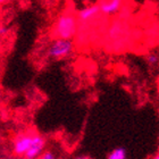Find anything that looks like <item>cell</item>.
Wrapping results in <instances>:
<instances>
[{"mask_svg":"<svg viewBox=\"0 0 159 159\" xmlns=\"http://www.w3.org/2000/svg\"><path fill=\"white\" fill-rule=\"evenodd\" d=\"M77 16L70 10H65L57 17L52 25L53 39L72 40L77 32Z\"/></svg>","mask_w":159,"mask_h":159,"instance_id":"cell-1","label":"cell"},{"mask_svg":"<svg viewBox=\"0 0 159 159\" xmlns=\"http://www.w3.org/2000/svg\"><path fill=\"white\" fill-rule=\"evenodd\" d=\"M74 51L73 40L67 39H53L48 48V56L51 59L60 60L70 56Z\"/></svg>","mask_w":159,"mask_h":159,"instance_id":"cell-2","label":"cell"},{"mask_svg":"<svg viewBox=\"0 0 159 159\" xmlns=\"http://www.w3.org/2000/svg\"><path fill=\"white\" fill-rule=\"evenodd\" d=\"M34 134L35 133H20L15 136V139L13 141V151L16 156L24 157L25 153L27 152V150L30 149L32 141H33Z\"/></svg>","mask_w":159,"mask_h":159,"instance_id":"cell-3","label":"cell"},{"mask_svg":"<svg viewBox=\"0 0 159 159\" xmlns=\"http://www.w3.org/2000/svg\"><path fill=\"white\" fill-rule=\"evenodd\" d=\"M97 3L100 8L101 15L113 16L122 10L124 6V0H99Z\"/></svg>","mask_w":159,"mask_h":159,"instance_id":"cell-4","label":"cell"},{"mask_svg":"<svg viewBox=\"0 0 159 159\" xmlns=\"http://www.w3.org/2000/svg\"><path fill=\"white\" fill-rule=\"evenodd\" d=\"M46 148V139L42 135H40L38 133L34 134L33 141L31 144L30 149L27 150V152L25 153L24 158L25 159H39V157L41 156L44 151Z\"/></svg>","mask_w":159,"mask_h":159,"instance_id":"cell-5","label":"cell"},{"mask_svg":"<svg viewBox=\"0 0 159 159\" xmlns=\"http://www.w3.org/2000/svg\"><path fill=\"white\" fill-rule=\"evenodd\" d=\"M100 15H101V13H100V8L98 6V3H93V5L84 7L82 9H80L76 14L77 20L83 24L90 23L91 20H96Z\"/></svg>","mask_w":159,"mask_h":159,"instance_id":"cell-6","label":"cell"},{"mask_svg":"<svg viewBox=\"0 0 159 159\" xmlns=\"http://www.w3.org/2000/svg\"><path fill=\"white\" fill-rule=\"evenodd\" d=\"M107 159H127V151L123 147H117L110 151Z\"/></svg>","mask_w":159,"mask_h":159,"instance_id":"cell-7","label":"cell"},{"mask_svg":"<svg viewBox=\"0 0 159 159\" xmlns=\"http://www.w3.org/2000/svg\"><path fill=\"white\" fill-rule=\"evenodd\" d=\"M146 61L150 67H156L159 65V53L149 52L146 55Z\"/></svg>","mask_w":159,"mask_h":159,"instance_id":"cell-8","label":"cell"},{"mask_svg":"<svg viewBox=\"0 0 159 159\" xmlns=\"http://www.w3.org/2000/svg\"><path fill=\"white\" fill-rule=\"evenodd\" d=\"M39 159H56V156L52 151H44V152L39 157Z\"/></svg>","mask_w":159,"mask_h":159,"instance_id":"cell-9","label":"cell"},{"mask_svg":"<svg viewBox=\"0 0 159 159\" xmlns=\"http://www.w3.org/2000/svg\"><path fill=\"white\" fill-rule=\"evenodd\" d=\"M9 32V27L6 25H0V37H5Z\"/></svg>","mask_w":159,"mask_h":159,"instance_id":"cell-10","label":"cell"},{"mask_svg":"<svg viewBox=\"0 0 159 159\" xmlns=\"http://www.w3.org/2000/svg\"><path fill=\"white\" fill-rule=\"evenodd\" d=\"M74 159H90L88 156H77V157H75Z\"/></svg>","mask_w":159,"mask_h":159,"instance_id":"cell-11","label":"cell"},{"mask_svg":"<svg viewBox=\"0 0 159 159\" xmlns=\"http://www.w3.org/2000/svg\"><path fill=\"white\" fill-rule=\"evenodd\" d=\"M9 0H0V5H3V3H6V2H8Z\"/></svg>","mask_w":159,"mask_h":159,"instance_id":"cell-12","label":"cell"},{"mask_svg":"<svg viewBox=\"0 0 159 159\" xmlns=\"http://www.w3.org/2000/svg\"><path fill=\"white\" fill-rule=\"evenodd\" d=\"M152 159H159V152H158V153H157L156 156L153 157V158H152Z\"/></svg>","mask_w":159,"mask_h":159,"instance_id":"cell-13","label":"cell"},{"mask_svg":"<svg viewBox=\"0 0 159 159\" xmlns=\"http://www.w3.org/2000/svg\"><path fill=\"white\" fill-rule=\"evenodd\" d=\"M84 1H89V0H84Z\"/></svg>","mask_w":159,"mask_h":159,"instance_id":"cell-14","label":"cell"}]
</instances>
